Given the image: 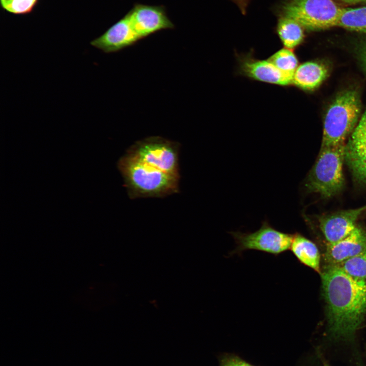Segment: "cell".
I'll use <instances>...</instances> for the list:
<instances>
[{"label": "cell", "mask_w": 366, "mask_h": 366, "mask_svg": "<svg viewBox=\"0 0 366 366\" xmlns=\"http://www.w3.org/2000/svg\"><path fill=\"white\" fill-rule=\"evenodd\" d=\"M180 144L160 136L134 143L117 168L131 199L163 198L178 193Z\"/></svg>", "instance_id": "1"}, {"label": "cell", "mask_w": 366, "mask_h": 366, "mask_svg": "<svg viewBox=\"0 0 366 366\" xmlns=\"http://www.w3.org/2000/svg\"><path fill=\"white\" fill-rule=\"evenodd\" d=\"M321 280L329 333L337 339L350 340L366 316V281L336 265L325 266Z\"/></svg>", "instance_id": "2"}, {"label": "cell", "mask_w": 366, "mask_h": 366, "mask_svg": "<svg viewBox=\"0 0 366 366\" xmlns=\"http://www.w3.org/2000/svg\"><path fill=\"white\" fill-rule=\"evenodd\" d=\"M361 111L360 96L356 89L338 94L325 114L321 146L346 144L360 120Z\"/></svg>", "instance_id": "3"}, {"label": "cell", "mask_w": 366, "mask_h": 366, "mask_svg": "<svg viewBox=\"0 0 366 366\" xmlns=\"http://www.w3.org/2000/svg\"><path fill=\"white\" fill-rule=\"evenodd\" d=\"M346 144L321 146L317 159L307 177L305 186L309 192L329 198L343 189V164Z\"/></svg>", "instance_id": "4"}, {"label": "cell", "mask_w": 366, "mask_h": 366, "mask_svg": "<svg viewBox=\"0 0 366 366\" xmlns=\"http://www.w3.org/2000/svg\"><path fill=\"white\" fill-rule=\"evenodd\" d=\"M342 9L333 0H286L281 12L304 29L317 31L337 26Z\"/></svg>", "instance_id": "5"}, {"label": "cell", "mask_w": 366, "mask_h": 366, "mask_svg": "<svg viewBox=\"0 0 366 366\" xmlns=\"http://www.w3.org/2000/svg\"><path fill=\"white\" fill-rule=\"evenodd\" d=\"M236 248L231 255H240L248 250H256L278 256L290 249L293 234L279 231L264 221L253 232H231Z\"/></svg>", "instance_id": "6"}, {"label": "cell", "mask_w": 366, "mask_h": 366, "mask_svg": "<svg viewBox=\"0 0 366 366\" xmlns=\"http://www.w3.org/2000/svg\"><path fill=\"white\" fill-rule=\"evenodd\" d=\"M345 162L354 179L366 184V109L346 142Z\"/></svg>", "instance_id": "7"}, {"label": "cell", "mask_w": 366, "mask_h": 366, "mask_svg": "<svg viewBox=\"0 0 366 366\" xmlns=\"http://www.w3.org/2000/svg\"><path fill=\"white\" fill-rule=\"evenodd\" d=\"M366 210L365 206L338 211L320 216L319 228L327 243H332L349 235L357 226L359 216Z\"/></svg>", "instance_id": "8"}, {"label": "cell", "mask_w": 366, "mask_h": 366, "mask_svg": "<svg viewBox=\"0 0 366 366\" xmlns=\"http://www.w3.org/2000/svg\"><path fill=\"white\" fill-rule=\"evenodd\" d=\"M127 14L141 39L158 30L173 27L163 9L159 6L138 4Z\"/></svg>", "instance_id": "9"}, {"label": "cell", "mask_w": 366, "mask_h": 366, "mask_svg": "<svg viewBox=\"0 0 366 366\" xmlns=\"http://www.w3.org/2000/svg\"><path fill=\"white\" fill-rule=\"evenodd\" d=\"M238 66L240 73L252 79L280 86L292 84L293 75L281 71L268 59L245 55L239 56Z\"/></svg>", "instance_id": "10"}, {"label": "cell", "mask_w": 366, "mask_h": 366, "mask_svg": "<svg viewBox=\"0 0 366 366\" xmlns=\"http://www.w3.org/2000/svg\"><path fill=\"white\" fill-rule=\"evenodd\" d=\"M140 39L132 26L127 14L102 35L93 40L90 45L109 53L133 45Z\"/></svg>", "instance_id": "11"}, {"label": "cell", "mask_w": 366, "mask_h": 366, "mask_svg": "<svg viewBox=\"0 0 366 366\" xmlns=\"http://www.w3.org/2000/svg\"><path fill=\"white\" fill-rule=\"evenodd\" d=\"M366 248V230L357 225L343 239L326 243L324 260L326 265H338L360 253Z\"/></svg>", "instance_id": "12"}, {"label": "cell", "mask_w": 366, "mask_h": 366, "mask_svg": "<svg viewBox=\"0 0 366 366\" xmlns=\"http://www.w3.org/2000/svg\"><path fill=\"white\" fill-rule=\"evenodd\" d=\"M329 75V68L321 62L310 61L298 66L292 79V84L308 92L318 88Z\"/></svg>", "instance_id": "13"}, {"label": "cell", "mask_w": 366, "mask_h": 366, "mask_svg": "<svg viewBox=\"0 0 366 366\" xmlns=\"http://www.w3.org/2000/svg\"><path fill=\"white\" fill-rule=\"evenodd\" d=\"M290 250L302 264L320 272V255L316 245L311 240L298 233L293 234Z\"/></svg>", "instance_id": "14"}, {"label": "cell", "mask_w": 366, "mask_h": 366, "mask_svg": "<svg viewBox=\"0 0 366 366\" xmlns=\"http://www.w3.org/2000/svg\"><path fill=\"white\" fill-rule=\"evenodd\" d=\"M303 27L295 20L284 16L279 19L277 31L285 47L292 49L303 41Z\"/></svg>", "instance_id": "15"}, {"label": "cell", "mask_w": 366, "mask_h": 366, "mask_svg": "<svg viewBox=\"0 0 366 366\" xmlns=\"http://www.w3.org/2000/svg\"><path fill=\"white\" fill-rule=\"evenodd\" d=\"M337 26L366 34V6L343 8Z\"/></svg>", "instance_id": "16"}, {"label": "cell", "mask_w": 366, "mask_h": 366, "mask_svg": "<svg viewBox=\"0 0 366 366\" xmlns=\"http://www.w3.org/2000/svg\"><path fill=\"white\" fill-rule=\"evenodd\" d=\"M281 71L293 75L298 67V60L292 49H281L268 59Z\"/></svg>", "instance_id": "17"}, {"label": "cell", "mask_w": 366, "mask_h": 366, "mask_svg": "<svg viewBox=\"0 0 366 366\" xmlns=\"http://www.w3.org/2000/svg\"><path fill=\"white\" fill-rule=\"evenodd\" d=\"M336 265L351 277L366 281V248L356 256Z\"/></svg>", "instance_id": "18"}, {"label": "cell", "mask_w": 366, "mask_h": 366, "mask_svg": "<svg viewBox=\"0 0 366 366\" xmlns=\"http://www.w3.org/2000/svg\"><path fill=\"white\" fill-rule=\"evenodd\" d=\"M37 0H1L2 7L7 11L14 14L30 12Z\"/></svg>", "instance_id": "19"}, {"label": "cell", "mask_w": 366, "mask_h": 366, "mask_svg": "<svg viewBox=\"0 0 366 366\" xmlns=\"http://www.w3.org/2000/svg\"><path fill=\"white\" fill-rule=\"evenodd\" d=\"M354 49L359 64L366 74V36L361 37L358 39Z\"/></svg>", "instance_id": "20"}, {"label": "cell", "mask_w": 366, "mask_h": 366, "mask_svg": "<svg viewBox=\"0 0 366 366\" xmlns=\"http://www.w3.org/2000/svg\"><path fill=\"white\" fill-rule=\"evenodd\" d=\"M220 366H253L240 358L233 356H228L222 359Z\"/></svg>", "instance_id": "21"}, {"label": "cell", "mask_w": 366, "mask_h": 366, "mask_svg": "<svg viewBox=\"0 0 366 366\" xmlns=\"http://www.w3.org/2000/svg\"><path fill=\"white\" fill-rule=\"evenodd\" d=\"M239 8L242 12H246L250 0H232Z\"/></svg>", "instance_id": "22"}, {"label": "cell", "mask_w": 366, "mask_h": 366, "mask_svg": "<svg viewBox=\"0 0 366 366\" xmlns=\"http://www.w3.org/2000/svg\"><path fill=\"white\" fill-rule=\"evenodd\" d=\"M343 3L349 4L354 5L357 4H366V0H340Z\"/></svg>", "instance_id": "23"}, {"label": "cell", "mask_w": 366, "mask_h": 366, "mask_svg": "<svg viewBox=\"0 0 366 366\" xmlns=\"http://www.w3.org/2000/svg\"><path fill=\"white\" fill-rule=\"evenodd\" d=\"M325 366H328V365H327L326 364Z\"/></svg>", "instance_id": "24"}, {"label": "cell", "mask_w": 366, "mask_h": 366, "mask_svg": "<svg viewBox=\"0 0 366 366\" xmlns=\"http://www.w3.org/2000/svg\"><path fill=\"white\" fill-rule=\"evenodd\" d=\"M365 208H366V205H365Z\"/></svg>", "instance_id": "25"}]
</instances>
